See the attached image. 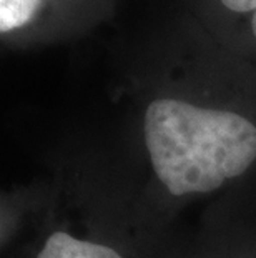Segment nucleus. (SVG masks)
Listing matches in <instances>:
<instances>
[{"instance_id": "nucleus-2", "label": "nucleus", "mask_w": 256, "mask_h": 258, "mask_svg": "<svg viewBox=\"0 0 256 258\" xmlns=\"http://www.w3.org/2000/svg\"><path fill=\"white\" fill-rule=\"evenodd\" d=\"M37 258H122L105 245L78 240L65 232H55L47 238Z\"/></svg>"}, {"instance_id": "nucleus-3", "label": "nucleus", "mask_w": 256, "mask_h": 258, "mask_svg": "<svg viewBox=\"0 0 256 258\" xmlns=\"http://www.w3.org/2000/svg\"><path fill=\"white\" fill-rule=\"evenodd\" d=\"M42 0H0V32H7L25 25L35 15Z\"/></svg>"}, {"instance_id": "nucleus-1", "label": "nucleus", "mask_w": 256, "mask_h": 258, "mask_svg": "<svg viewBox=\"0 0 256 258\" xmlns=\"http://www.w3.org/2000/svg\"><path fill=\"white\" fill-rule=\"evenodd\" d=\"M151 167L173 195L213 191L256 158V127L233 112L161 98L145 113Z\"/></svg>"}, {"instance_id": "nucleus-4", "label": "nucleus", "mask_w": 256, "mask_h": 258, "mask_svg": "<svg viewBox=\"0 0 256 258\" xmlns=\"http://www.w3.org/2000/svg\"><path fill=\"white\" fill-rule=\"evenodd\" d=\"M223 5L228 7L233 12H249V10H256V0H221ZM253 34L256 37V12L253 17Z\"/></svg>"}]
</instances>
